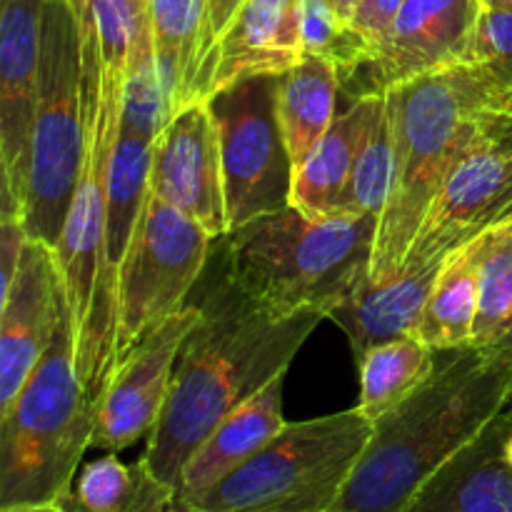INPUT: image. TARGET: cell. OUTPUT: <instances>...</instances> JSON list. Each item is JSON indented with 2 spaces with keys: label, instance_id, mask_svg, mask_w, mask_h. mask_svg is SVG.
Here are the masks:
<instances>
[{
  "label": "cell",
  "instance_id": "5b68a950",
  "mask_svg": "<svg viewBox=\"0 0 512 512\" xmlns=\"http://www.w3.org/2000/svg\"><path fill=\"white\" fill-rule=\"evenodd\" d=\"M93 433L95 408L75 365L68 310L48 353L13 403L0 410V508L70 498Z\"/></svg>",
  "mask_w": 512,
  "mask_h": 512
},
{
  "label": "cell",
  "instance_id": "cb8c5ba5",
  "mask_svg": "<svg viewBox=\"0 0 512 512\" xmlns=\"http://www.w3.org/2000/svg\"><path fill=\"white\" fill-rule=\"evenodd\" d=\"M363 105L355 100L345 113L335 115L328 133L315 143L308 158L295 168L290 205L308 215H338L358 140Z\"/></svg>",
  "mask_w": 512,
  "mask_h": 512
},
{
  "label": "cell",
  "instance_id": "4fadbf2b",
  "mask_svg": "<svg viewBox=\"0 0 512 512\" xmlns=\"http://www.w3.org/2000/svg\"><path fill=\"white\" fill-rule=\"evenodd\" d=\"M43 8L45 0H3L0 10V215L23 218L40 100Z\"/></svg>",
  "mask_w": 512,
  "mask_h": 512
},
{
  "label": "cell",
  "instance_id": "f546056e",
  "mask_svg": "<svg viewBox=\"0 0 512 512\" xmlns=\"http://www.w3.org/2000/svg\"><path fill=\"white\" fill-rule=\"evenodd\" d=\"M300 45L303 58L315 55L330 60L343 78L373 60L370 43L338 13L333 0H300Z\"/></svg>",
  "mask_w": 512,
  "mask_h": 512
},
{
  "label": "cell",
  "instance_id": "30bf717a",
  "mask_svg": "<svg viewBox=\"0 0 512 512\" xmlns=\"http://www.w3.org/2000/svg\"><path fill=\"white\" fill-rule=\"evenodd\" d=\"M153 143L155 140L120 125L110 158L98 285H95L88 323L75 338V365L95 413L115 370L120 273L148 195Z\"/></svg>",
  "mask_w": 512,
  "mask_h": 512
},
{
  "label": "cell",
  "instance_id": "83f0119b",
  "mask_svg": "<svg viewBox=\"0 0 512 512\" xmlns=\"http://www.w3.org/2000/svg\"><path fill=\"white\" fill-rule=\"evenodd\" d=\"M453 68L470 90L478 118L512 115V13L480 10L468 58Z\"/></svg>",
  "mask_w": 512,
  "mask_h": 512
},
{
  "label": "cell",
  "instance_id": "ac0fdd59",
  "mask_svg": "<svg viewBox=\"0 0 512 512\" xmlns=\"http://www.w3.org/2000/svg\"><path fill=\"white\" fill-rule=\"evenodd\" d=\"M510 403L478 438L435 470L405 512H512V465L505 455Z\"/></svg>",
  "mask_w": 512,
  "mask_h": 512
},
{
  "label": "cell",
  "instance_id": "3957f363",
  "mask_svg": "<svg viewBox=\"0 0 512 512\" xmlns=\"http://www.w3.org/2000/svg\"><path fill=\"white\" fill-rule=\"evenodd\" d=\"M378 215H308L295 205L248 220L225 235V280L268 308L338 305L370 270Z\"/></svg>",
  "mask_w": 512,
  "mask_h": 512
},
{
  "label": "cell",
  "instance_id": "d6a6232c",
  "mask_svg": "<svg viewBox=\"0 0 512 512\" xmlns=\"http://www.w3.org/2000/svg\"><path fill=\"white\" fill-rule=\"evenodd\" d=\"M243 5L245 0H208V43L210 55H213V68L218 65V43L228 33Z\"/></svg>",
  "mask_w": 512,
  "mask_h": 512
},
{
  "label": "cell",
  "instance_id": "7a4b0ae2",
  "mask_svg": "<svg viewBox=\"0 0 512 512\" xmlns=\"http://www.w3.org/2000/svg\"><path fill=\"white\" fill-rule=\"evenodd\" d=\"M413 395L380 415L330 512H405L418 490L512 400V353L500 345L450 350Z\"/></svg>",
  "mask_w": 512,
  "mask_h": 512
},
{
  "label": "cell",
  "instance_id": "6da1fadb",
  "mask_svg": "<svg viewBox=\"0 0 512 512\" xmlns=\"http://www.w3.org/2000/svg\"><path fill=\"white\" fill-rule=\"evenodd\" d=\"M328 315L285 313L225 280L200 305V320L175 365L168 403L148 435L143 463L178 495L180 475L210 433L290 363Z\"/></svg>",
  "mask_w": 512,
  "mask_h": 512
},
{
  "label": "cell",
  "instance_id": "836d02e7",
  "mask_svg": "<svg viewBox=\"0 0 512 512\" xmlns=\"http://www.w3.org/2000/svg\"><path fill=\"white\" fill-rule=\"evenodd\" d=\"M478 128L490 145L512 155V115H483Z\"/></svg>",
  "mask_w": 512,
  "mask_h": 512
},
{
  "label": "cell",
  "instance_id": "9a60e30c",
  "mask_svg": "<svg viewBox=\"0 0 512 512\" xmlns=\"http://www.w3.org/2000/svg\"><path fill=\"white\" fill-rule=\"evenodd\" d=\"M68 310L58 253L28 240L13 285L0 298V410L13 403L48 353Z\"/></svg>",
  "mask_w": 512,
  "mask_h": 512
},
{
  "label": "cell",
  "instance_id": "d4e9b609",
  "mask_svg": "<svg viewBox=\"0 0 512 512\" xmlns=\"http://www.w3.org/2000/svg\"><path fill=\"white\" fill-rule=\"evenodd\" d=\"M435 368L438 350L430 348L418 335H403L375 345L358 360V408L375 423L380 415L413 395L435 373Z\"/></svg>",
  "mask_w": 512,
  "mask_h": 512
},
{
  "label": "cell",
  "instance_id": "1f68e13d",
  "mask_svg": "<svg viewBox=\"0 0 512 512\" xmlns=\"http://www.w3.org/2000/svg\"><path fill=\"white\" fill-rule=\"evenodd\" d=\"M400 5H403V0H363L360 8L355 10L353 25L363 33V38L368 40L373 53L380 40H383V35L388 33Z\"/></svg>",
  "mask_w": 512,
  "mask_h": 512
},
{
  "label": "cell",
  "instance_id": "74e56055",
  "mask_svg": "<svg viewBox=\"0 0 512 512\" xmlns=\"http://www.w3.org/2000/svg\"><path fill=\"white\" fill-rule=\"evenodd\" d=\"M505 455H508L510 465H512V403H510V423H508V433H505Z\"/></svg>",
  "mask_w": 512,
  "mask_h": 512
},
{
  "label": "cell",
  "instance_id": "b9f144b4",
  "mask_svg": "<svg viewBox=\"0 0 512 512\" xmlns=\"http://www.w3.org/2000/svg\"><path fill=\"white\" fill-rule=\"evenodd\" d=\"M510 228H512V223H510Z\"/></svg>",
  "mask_w": 512,
  "mask_h": 512
},
{
  "label": "cell",
  "instance_id": "f1b7e54d",
  "mask_svg": "<svg viewBox=\"0 0 512 512\" xmlns=\"http://www.w3.org/2000/svg\"><path fill=\"white\" fill-rule=\"evenodd\" d=\"M478 263V318L473 345H495L512 328V228L473 240Z\"/></svg>",
  "mask_w": 512,
  "mask_h": 512
},
{
  "label": "cell",
  "instance_id": "8992f818",
  "mask_svg": "<svg viewBox=\"0 0 512 512\" xmlns=\"http://www.w3.org/2000/svg\"><path fill=\"white\" fill-rule=\"evenodd\" d=\"M370 435L373 420L360 408L285 423L253 460L185 505L198 512H330Z\"/></svg>",
  "mask_w": 512,
  "mask_h": 512
},
{
  "label": "cell",
  "instance_id": "484cf974",
  "mask_svg": "<svg viewBox=\"0 0 512 512\" xmlns=\"http://www.w3.org/2000/svg\"><path fill=\"white\" fill-rule=\"evenodd\" d=\"M175 500V490L160 483L143 458L125 465L115 453L83 465L73 485L75 512H168Z\"/></svg>",
  "mask_w": 512,
  "mask_h": 512
},
{
  "label": "cell",
  "instance_id": "f35d334b",
  "mask_svg": "<svg viewBox=\"0 0 512 512\" xmlns=\"http://www.w3.org/2000/svg\"><path fill=\"white\" fill-rule=\"evenodd\" d=\"M495 345H500V348L510 350V353H512V328L508 330V333L503 335V340H498V343H495Z\"/></svg>",
  "mask_w": 512,
  "mask_h": 512
},
{
  "label": "cell",
  "instance_id": "4dcf8cb0",
  "mask_svg": "<svg viewBox=\"0 0 512 512\" xmlns=\"http://www.w3.org/2000/svg\"><path fill=\"white\" fill-rule=\"evenodd\" d=\"M28 240V230L20 215H0V298L13 285Z\"/></svg>",
  "mask_w": 512,
  "mask_h": 512
},
{
  "label": "cell",
  "instance_id": "4316f807",
  "mask_svg": "<svg viewBox=\"0 0 512 512\" xmlns=\"http://www.w3.org/2000/svg\"><path fill=\"white\" fill-rule=\"evenodd\" d=\"M478 318V263L473 243L445 258L435 288L425 305L418 338L438 353L473 345Z\"/></svg>",
  "mask_w": 512,
  "mask_h": 512
},
{
  "label": "cell",
  "instance_id": "8d00e7d4",
  "mask_svg": "<svg viewBox=\"0 0 512 512\" xmlns=\"http://www.w3.org/2000/svg\"><path fill=\"white\" fill-rule=\"evenodd\" d=\"M483 8H488V10H508V13H512V0H483Z\"/></svg>",
  "mask_w": 512,
  "mask_h": 512
},
{
  "label": "cell",
  "instance_id": "7402d4cb",
  "mask_svg": "<svg viewBox=\"0 0 512 512\" xmlns=\"http://www.w3.org/2000/svg\"><path fill=\"white\" fill-rule=\"evenodd\" d=\"M340 70L330 60L305 55L280 73L278 120L293 168H298L335 120Z\"/></svg>",
  "mask_w": 512,
  "mask_h": 512
},
{
  "label": "cell",
  "instance_id": "5bb4252c",
  "mask_svg": "<svg viewBox=\"0 0 512 512\" xmlns=\"http://www.w3.org/2000/svg\"><path fill=\"white\" fill-rule=\"evenodd\" d=\"M148 188L163 203L195 220L210 238H225L223 160L208 100L175 113L155 138Z\"/></svg>",
  "mask_w": 512,
  "mask_h": 512
},
{
  "label": "cell",
  "instance_id": "e0dca14e",
  "mask_svg": "<svg viewBox=\"0 0 512 512\" xmlns=\"http://www.w3.org/2000/svg\"><path fill=\"white\" fill-rule=\"evenodd\" d=\"M443 265L445 260L420 268H398L380 278H373L370 270H365L355 278L328 315L348 335L355 360L380 343L418 335L425 305Z\"/></svg>",
  "mask_w": 512,
  "mask_h": 512
},
{
  "label": "cell",
  "instance_id": "52a82bcc",
  "mask_svg": "<svg viewBox=\"0 0 512 512\" xmlns=\"http://www.w3.org/2000/svg\"><path fill=\"white\" fill-rule=\"evenodd\" d=\"M88 150L83 45L70 0H45L40 30V100L30 145L23 225L30 240L58 248Z\"/></svg>",
  "mask_w": 512,
  "mask_h": 512
},
{
  "label": "cell",
  "instance_id": "d6986e66",
  "mask_svg": "<svg viewBox=\"0 0 512 512\" xmlns=\"http://www.w3.org/2000/svg\"><path fill=\"white\" fill-rule=\"evenodd\" d=\"M283 388L285 373H280L205 438L180 475V503H190L223 483L285 428Z\"/></svg>",
  "mask_w": 512,
  "mask_h": 512
},
{
  "label": "cell",
  "instance_id": "60d3db41",
  "mask_svg": "<svg viewBox=\"0 0 512 512\" xmlns=\"http://www.w3.org/2000/svg\"><path fill=\"white\" fill-rule=\"evenodd\" d=\"M130 3H133L135 8H140V10H148L150 8V0H130Z\"/></svg>",
  "mask_w": 512,
  "mask_h": 512
},
{
  "label": "cell",
  "instance_id": "8fae6325",
  "mask_svg": "<svg viewBox=\"0 0 512 512\" xmlns=\"http://www.w3.org/2000/svg\"><path fill=\"white\" fill-rule=\"evenodd\" d=\"M512 223V155L475 133L435 195L400 268L438 263Z\"/></svg>",
  "mask_w": 512,
  "mask_h": 512
},
{
  "label": "cell",
  "instance_id": "44dd1931",
  "mask_svg": "<svg viewBox=\"0 0 512 512\" xmlns=\"http://www.w3.org/2000/svg\"><path fill=\"white\" fill-rule=\"evenodd\" d=\"M150 30L173 115L213 93L208 0H150Z\"/></svg>",
  "mask_w": 512,
  "mask_h": 512
},
{
  "label": "cell",
  "instance_id": "9c48e42d",
  "mask_svg": "<svg viewBox=\"0 0 512 512\" xmlns=\"http://www.w3.org/2000/svg\"><path fill=\"white\" fill-rule=\"evenodd\" d=\"M210 240L195 220L148 188L120 273L115 365L155 325L185 308V298L208 260Z\"/></svg>",
  "mask_w": 512,
  "mask_h": 512
},
{
  "label": "cell",
  "instance_id": "2e32d148",
  "mask_svg": "<svg viewBox=\"0 0 512 512\" xmlns=\"http://www.w3.org/2000/svg\"><path fill=\"white\" fill-rule=\"evenodd\" d=\"M480 10L483 0H403L368 65L373 90L463 63Z\"/></svg>",
  "mask_w": 512,
  "mask_h": 512
},
{
  "label": "cell",
  "instance_id": "ba28073f",
  "mask_svg": "<svg viewBox=\"0 0 512 512\" xmlns=\"http://www.w3.org/2000/svg\"><path fill=\"white\" fill-rule=\"evenodd\" d=\"M278 83L280 75H250L208 98L220 140L228 230L290 205L295 168L280 130Z\"/></svg>",
  "mask_w": 512,
  "mask_h": 512
},
{
  "label": "cell",
  "instance_id": "ab89813d",
  "mask_svg": "<svg viewBox=\"0 0 512 512\" xmlns=\"http://www.w3.org/2000/svg\"><path fill=\"white\" fill-rule=\"evenodd\" d=\"M168 512H198V510L188 508V505H185V503H180V500H175V503L170 505V510H168Z\"/></svg>",
  "mask_w": 512,
  "mask_h": 512
},
{
  "label": "cell",
  "instance_id": "603a6c76",
  "mask_svg": "<svg viewBox=\"0 0 512 512\" xmlns=\"http://www.w3.org/2000/svg\"><path fill=\"white\" fill-rule=\"evenodd\" d=\"M363 120L355 140L353 168L340 200L338 215L363 218L385 210L393 183V133L385 90H370L360 95Z\"/></svg>",
  "mask_w": 512,
  "mask_h": 512
},
{
  "label": "cell",
  "instance_id": "e575fe53",
  "mask_svg": "<svg viewBox=\"0 0 512 512\" xmlns=\"http://www.w3.org/2000/svg\"><path fill=\"white\" fill-rule=\"evenodd\" d=\"M0 512H75L73 495L60 503H38V505H13V508H0Z\"/></svg>",
  "mask_w": 512,
  "mask_h": 512
},
{
  "label": "cell",
  "instance_id": "d590c367",
  "mask_svg": "<svg viewBox=\"0 0 512 512\" xmlns=\"http://www.w3.org/2000/svg\"><path fill=\"white\" fill-rule=\"evenodd\" d=\"M333 3H335V8H338V13L343 15L345 20H350V23H353L355 10L360 8V3H363V0H333Z\"/></svg>",
  "mask_w": 512,
  "mask_h": 512
},
{
  "label": "cell",
  "instance_id": "277c9868",
  "mask_svg": "<svg viewBox=\"0 0 512 512\" xmlns=\"http://www.w3.org/2000/svg\"><path fill=\"white\" fill-rule=\"evenodd\" d=\"M385 100L393 133V183L378 220L373 278L403 265L435 195L478 133V108L455 68L390 85Z\"/></svg>",
  "mask_w": 512,
  "mask_h": 512
},
{
  "label": "cell",
  "instance_id": "7c38bea8",
  "mask_svg": "<svg viewBox=\"0 0 512 512\" xmlns=\"http://www.w3.org/2000/svg\"><path fill=\"white\" fill-rule=\"evenodd\" d=\"M198 320L200 305H185L183 310L155 325L115 365L113 378L98 403L90 448L120 453L153 433L168 403L180 348Z\"/></svg>",
  "mask_w": 512,
  "mask_h": 512
},
{
  "label": "cell",
  "instance_id": "ffe728a7",
  "mask_svg": "<svg viewBox=\"0 0 512 512\" xmlns=\"http://www.w3.org/2000/svg\"><path fill=\"white\" fill-rule=\"evenodd\" d=\"M300 58V0H245L218 43L213 93L250 75L285 73Z\"/></svg>",
  "mask_w": 512,
  "mask_h": 512
}]
</instances>
